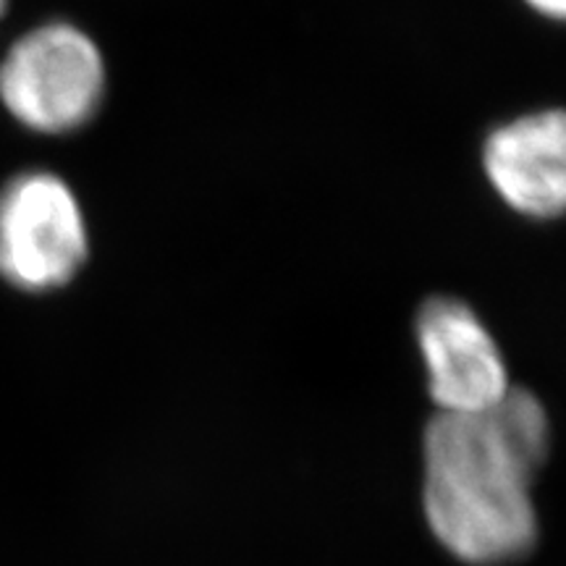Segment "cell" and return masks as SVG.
I'll list each match as a JSON object with an SVG mask.
<instances>
[{
  "mask_svg": "<svg viewBox=\"0 0 566 566\" xmlns=\"http://www.w3.org/2000/svg\"><path fill=\"white\" fill-rule=\"evenodd\" d=\"M551 451L543 401L512 386L475 412H436L424 428V516L459 562L499 566L537 543L533 483Z\"/></svg>",
  "mask_w": 566,
  "mask_h": 566,
  "instance_id": "1",
  "label": "cell"
},
{
  "mask_svg": "<svg viewBox=\"0 0 566 566\" xmlns=\"http://www.w3.org/2000/svg\"><path fill=\"white\" fill-rule=\"evenodd\" d=\"M108 71L95 40L69 21H48L0 61V103L27 129L69 134L101 111Z\"/></svg>",
  "mask_w": 566,
  "mask_h": 566,
  "instance_id": "2",
  "label": "cell"
},
{
  "mask_svg": "<svg viewBox=\"0 0 566 566\" xmlns=\"http://www.w3.org/2000/svg\"><path fill=\"white\" fill-rule=\"evenodd\" d=\"M90 252L74 189L51 171H24L0 187V279L45 294L66 286Z\"/></svg>",
  "mask_w": 566,
  "mask_h": 566,
  "instance_id": "3",
  "label": "cell"
},
{
  "mask_svg": "<svg viewBox=\"0 0 566 566\" xmlns=\"http://www.w3.org/2000/svg\"><path fill=\"white\" fill-rule=\"evenodd\" d=\"M428 391L438 412H475L512 388L504 352L470 304L433 296L417 313Z\"/></svg>",
  "mask_w": 566,
  "mask_h": 566,
  "instance_id": "4",
  "label": "cell"
},
{
  "mask_svg": "<svg viewBox=\"0 0 566 566\" xmlns=\"http://www.w3.org/2000/svg\"><path fill=\"white\" fill-rule=\"evenodd\" d=\"M483 168L493 192L533 221L566 218V111L516 116L485 137Z\"/></svg>",
  "mask_w": 566,
  "mask_h": 566,
  "instance_id": "5",
  "label": "cell"
},
{
  "mask_svg": "<svg viewBox=\"0 0 566 566\" xmlns=\"http://www.w3.org/2000/svg\"><path fill=\"white\" fill-rule=\"evenodd\" d=\"M525 3L541 17L554 19V21H566V0H525Z\"/></svg>",
  "mask_w": 566,
  "mask_h": 566,
  "instance_id": "6",
  "label": "cell"
},
{
  "mask_svg": "<svg viewBox=\"0 0 566 566\" xmlns=\"http://www.w3.org/2000/svg\"><path fill=\"white\" fill-rule=\"evenodd\" d=\"M6 6H9V0H0V17L6 13Z\"/></svg>",
  "mask_w": 566,
  "mask_h": 566,
  "instance_id": "7",
  "label": "cell"
}]
</instances>
